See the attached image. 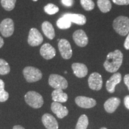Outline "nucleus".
Wrapping results in <instances>:
<instances>
[{"label":"nucleus","mask_w":129,"mask_h":129,"mask_svg":"<svg viewBox=\"0 0 129 129\" xmlns=\"http://www.w3.org/2000/svg\"><path fill=\"white\" fill-rule=\"evenodd\" d=\"M48 84L54 89H66L68 86L67 80L57 74H51L48 78Z\"/></svg>","instance_id":"nucleus-5"},{"label":"nucleus","mask_w":129,"mask_h":129,"mask_svg":"<svg viewBox=\"0 0 129 129\" xmlns=\"http://www.w3.org/2000/svg\"><path fill=\"white\" fill-rule=\"evenodd\" d=\"M72 38H73L75 44L80 47H84L88 43V38L87 35L82 29L75 30L72 35Z\"/></svg>","instance_id":"nucleus-10"},{"label":"nucleus","mask_w":129,"mask_h":129,"mask_svg":"<svg viewBox=\"0 0 129 129\" xmlns=\"http://www.w3.org/2000/svg\"><path fill=\"white\" fill-rule=\"evenodd\" d=\"M123 60V54L120 50L108 54L106 60L104 63V68L106 71L111 73H115L120 69Z\"/></svg>","instance_id":"nucleus-1"},{"label":"nucleus","mask_w":129,"mask_h":129,"mask_svg":"<svg viewBox=\"0 0 129 129\" xmlns=\"http://www.w3.org/2000/svg\"><path fill=\"white\" fill-rule=\"evenodd\" d=\"M115 4L118 6H127L129 5V0H112Z\"/></svg>","instance_id":"nucleus-29"},{"label":"nucleus","mask_w":129,"mask_h":129,"mask_svg":"<svg viewBox=\"0 0 129 129\" xmlns=\"http://www.w3.org/2000/svg\"><path fill=\"white\" fill-rule=\"evenodd\" d=\"M24 77L28 83H34L41 80L43 74L39 69L33 67H26L23 71Z\"/></svg>","instance_id":"nucleus-4"},{"label":"nucleus","mask_w":129,"mask_h":129,"mask_svg":"<svg viewBox=\"0 0 129 129\" xmlns=\"http://www.w3.org/2000/svg\"><path fill=\"white\" fill-rule=\"evenodd\" d=\"M88 124V119L87 116L83 114L79 118L75 129H86Z\"/></svg>","instance_id":"nucleus-23"},{"label":"nucleus","mask_w":129,"mask_h":129,"mask_svg":"<svg viewBox=\"0 0 129 129\" xmlns=\"http://www.w3.org/2000/svg\"><path fill=\"white\" fill-rule=\"evenodd\" d=\"M72 22L69 19L62 16V17L59 18L56 22L57 26L61 29H67L71 28L72 25Z\"/></svg>","instance_id":"nucleus-22"},{"label":"nucleus","mask_w":129,"mask_h":129,"mask_svg":"<svg viewBox=\"0 0 129 129\" xmlns=\"http://www.w3.org/2000/svg\"><path fill=\"white\" fill-rule=\"evenodd\" d=\"M121 79V74L120 72H115L106 81V88L107 91L110 93H114L115 90V86L118 84L120 83Z\"/></svg>","instance_id":"nucleus-11"},{"label":"nucleus","mask_w":129,"mask_h":129,"mask_svg":"<svg viewBox=\"0 0 129 129\" xmlns=\"http://www.w3.org/2000/svg\"><path fill=\"white\" fill-rule=\"evenodd\" d=\"M25 100L28 105L35 109L41 108L44 104L43 96L40 93L34 91H28L25 94Z\"/></svg>","instance_id":"nucleus-3"},{"label":"nucleus","mask_w":129,"mask_h":129,"mask_svg":"<svg viewBox=\"0 0 129 129\" xmlns=\"http://www.w3.org/2000/svg\"><path fill=\"white\" fill-rule=\"evenodd\" d=\"M4 40H3V38H1V37H0V48L4 46Z\"/></svg>","instance_id":"nucleus-34"},{"label":"nucleus","mask_w":129,"mask_h":129,"mask_svg":"<svg viewBox=\"0 0 129 129\" xmlns=\"http://www.w3.org/2000/svg\"><path fill=\"white\" fill-rule=\"evenodd\" d=\"M124 104L125 107L129 109V95H127L124 99Z\"/></svg>","instance_id":"nucleus-33"},{"label":"nucleus","mask_w":129,"mask_h":129,"mask_svg":"<svg viewBox=\"0 0 129 129\" xmlns=\"http://www.w3.org/2000/svg\"><path fill=\"white\" fill-rule=\"evenodd\" d=\"M124 47L127 50H129V33L127 34V38H125L124 43Z\"/></svg>","instance_id":"nucleus-31"},{"label":"nucleus","mask_w":129,"mask_h":129,"mask_svg":"<svg viewBox=\"0 0 129 129\" xmlns=\"http://www.w3.org/2000/svg\"><path fill=\"white\" fill-rule=\"evenodd\" d=\"M42 30L47 38L50 40H53L55 37V30L50 22L45 21L42 23Z\"/></svg>","instance_id":"nucleus-19"},{"label":"nucleus","mask_w":129,"mask_h":129,"mask_svg":"<svg viewBox=\"0 0 129 129\" xmlns=\"http://www.w3.org/2000/svg\"><path fill=\"white\" fill-rule=\"evenodd\" d=\"M51 109L52 112L60 119L66 117L69 112L67 107L63 106L62 104L57 102H54L51 104Z\"/></svg>","instance_id":"nucleus-14"},{"label":"nucleus","mask_w":129,"mask_h":129,"mask_svg":"<svg viewBox=\"0 0 129 129\" xmlns=\"http://www.w3.org/2000/svg\"><path fill=\"white\" fill-rule=\"evenodd\" d=\"M88 83L90 89L96 91L100 90L103 85L102 75L98 72H93L88 77Z\"/></svg>","instance_id":"nucleus-9"},{"label":"nucleus","mask_w":129,"mask_h":129,"mask_svg":"<svg viewBox=\"0 0 129 129\" xmlns=\"http://www.w3.org/2000/svg\"><path fill=\"white\" fill-rule=\"evenodd\" d=\"M43 35L39 30L35 28L30 29L28 38V43L30 46H38L43 43Z\"/></svg>","instance_id":"nucleus-8"},{"label":"nucleus","mask_w":129,"mask_h":129,"mask_svg":"<svg viewBox=\"0 0 129 129\" xmlns=\"http://www.w3.org/2000/svg\"><path fill=\"white\" fill-rule=\"evenodd\" d=\"M52 99L54 102L59 103L66 102L68 99V96L67 93H64L61 89H55L51 93Z\"/></svg>","instance_id":"nucleus-20"},{"label":"nucleus","mask_w":129,"mask_h":129,"mask_svg":"<svg viewBox=\"0 0 129 129\" xmlns=\"http://www.w3.org/2000/svg\"><path fill=\"white\" fill-rule=\"evenodd\" d=\"M5 83L2 80L0 79V102H4L9 99V93L5 90Z\"/></svg>","instance_id":"nucleus-25"},{"label":"nucleus","mask_w":129,"mask_h":129,"mask_svg":"<svg viewBox=\"0 0 129 129\" xmlns=\"http://www.w3.org/2000/svg\"><path fill=\"white\" fill-rule=\"evenodd\" d=\"M97 5L100 11L104 13L110 12L112 9V4L110 0H98Z\"/></svg>","instance_id":"nucleus-21"},{"label":"nucleus","mask_w":129,"mask_h":129,"mask_svg":"<svg viewBox=\"0 0 129 129\" xmlns=\"http://www.w3.org/2000/svg\"><path fill=\"white\" fill-rule=\"evenodd\" d=\"M44 10L47 14H50V15H53L59 12V9L56 5L53 4L52 3H49L44 7Z\"/></svg>","instance_id":"nucleus-27"},{"label":"nucleus","mask_w":129,"mask_h":129,"mask_svg":"<svg viewBox=\"0 0 129 129\" xmlns=\"http://www.w3.org/2000/svg\"><path fill=\"white\" fill-rule=\"evenodd\" d=\"M40 54L42 57L46 60H50L55 57L56 51L49 43H45L40 48Z\"/></svg>","instance_id":"nucleus-12"},{"label":"nucleus","mask_w":129,"mask_h":129,"mask_svg":"<svg viewBox=\"0 0 129 129\" xmlns=\"http://www.w3.org/2000/svg\"><path fill=\"white\" fill-rule=\"evenodd\" d=\"M60 55L64 59H69L72 56V50L70 43L66 39H61L58 43Z\"/></svg>","instance_id":"nucleus-7"},{"label":"nucleus","mask_w":129,"mask_h":129,"mask_svg":"<svg viewBox=\"0 0 129 129\" xmlns=\"http://www.w3.org/2000/svg\"><path fill=\"white\" fill-rule=\"evenodd\" d=\"M63 16L69 19L72 23H74L80 26L85 25L87 22L86 17L81 14L66 13L63 14Z\"/></svg>","instance_id":"nucleus-18"},{"label":"nucleus","mask_w":129,"mask_h":129,"mask_svg":"<svg viewBox=\"0 0 129 129\" xmlns=\"http://www.w3.org/2000/svg\"><path fill=\"white\" fill-rule=\"evenodd\" d=\"M14 30V22L12 19H5L0 23V32L3 37L7 38L12 36L13 34Z\"/></svg>","instance_id":"nucleus-6"},{"label":"nucleus","mask_w":129,"mask_h":129,"mask_svg":"<svg viewBox=\"0 0 129 129\" xmlns=\"http://www.w3.org/2000/svg\"><path fill=\"white\" fill-rule=\"evenodd\" d=\"M72 69L74 74L78 78H84L88 74L87 66L81 63H74L72 64Z\"/></svg>","instance_id":"nucleus-16"},{"label":"nucleus","mask_w":129,"mask_h":129,"mask_svg":"<svg viewBox=\"0 0 129 129\" xmlns=\"http://www.w3.org/2000/svg\"><path fill=\"white\" fill-rule=\"evenodd\" d=\"M101 129H107V128H105V127H102V128H101Z\"/></svg>","instance_id":"nucleus-36"},{"label":"nucleus","mask_w":129,"mask_h":129,"mask_svg":"<svg viewBox=\"0 0 129 129\" xmlns=\"http://www.w3.org/2000/svg\"><path fill=\"white\" fill-rule=\"evenodd\" d=\"M13 129H25L24 127L21 126L20 125H16L13 127Z\"/></svg>","instance_id":"nucleus-35"},{"label":"nucleus","mask_w":129,"mask_h":129,"mask_svg":"<svg viewBox=\"0 0 129 129\" xmlns=\"http://www.w3.org/2000/svg\"><path fill=\"white\" fill-rule=\"evenodd\" d=\"M16 0H1V4L3 9L6 11H12L15 7Z\"/></svg>","instance_id":"nucleus-24"},{"label":"nucleus","mask_w":129,"mask_h":129,"mask_svg":"<svg viewBox=\"0 0 129 129\" xmlns=\"http://www.w3.org/2000/svg\"><path fill=\"white\" fill-rule=\"evenodd\" d=\"M121 101L119 98L112 97L109 98L104 104V108L108 113H113L120 105Z\"/></svg>","instance_id":"nucleus-17"},{"label":"nucleus","mask_w":129,"mask_h":129,"mask_svg":"<svg viewBox=\"0 0 129 129\" xmlns=\"http://www.w3.org/2000/svg\"><path fill=\"white\" fill-rule=\"evenodd\" d=\"M10 72L9 64L4 59H0V75H7Z\"/></svg>","instance_id":"nucleus-26"},{"label":"nucleus","mask_w":129,"mask_h":129,"mask_svg":"<svg viewBox=\"0 0 129 129\" xmlns=\"http://www.w3.org/2000/svg\"><path fill=\"white\" fill-rule=\"evenodd\" d=\"M112 27L121 36H125L129 33V18L124 16H118L113 20Z\"/></svg>","instance_id":"nucleus-2"},{"label":"nucleus","mask_w":129,"mask_h":129,"mask_svg":"<svg viewBox=\"0 0 129 129\" xmlns=\"http://www.w3.org/2000/svg\"><path fill=\"white\" fill-rule=\"evenodd\" d=\"M75 103L78 106L83 108H91L96 105V102L94 99L85 96H78L75 99Z\"/></svg>","instance_id":"nucleus-13"},{"label":"nucleus","mask_w":129,"mask_h":129,"mask_svg":"<svg viewBox=\"0 0 129 129\" xmlns=\"http://www.w3.org/2000/svg\"><path fill=\"white\" fill-rule=\"evenodd\" d=\"M42 122L47 129H58L59 128L57 120L50 114H45L43 115Z\"/></svg>","instance_id":"nucleus-15"},{"label":"nucleus","mask_w":129,"mask_h":129,"mask_svg":"<svg viewBox=\"0 0 129 129\" xmlns=\"http://www.w3.org/2000/svg\"><path fill=\"white\" fill-rule=\"evenodd\" d=\"M74 0H62V4L67 7H71L74 4Z\"/></svg>","instance_id":"nucleus-30"},{"label":"nucleus","mask_w":129,"mask_h":129,"mask_svg":"<svg viewBox=\"0 0 129 129\" xmlns=\"http://www.w3.org/2000/svg\"><path fill=\"white\" fill-rule=\"evenodd\" d=\"M32 1H35V2H36V1H38V0H32Z\"/></svg>","instance_id":"nucleus-37"},{"label":"nucleus","mask_w":129,"mask_h":129,"mask_svg":"<svg viewBox=\"0 0 129 129\" xmlns=\"http://www.w3.org/2000/svg\"><path fill=\"white\" fill-rule=\"evenodd\" d=\"M80 4L85 11L93 10L95 7V4L93 0H80Z\"/></svg>","instance_id":"nucleus-28"},{"label":"nucleus","mask_w":129,"mask_h":129,"mask_svg":"<svg viewBox=\"0 0 129 129\" xmlns=\"http://www.w3.org/2000/svg\"><path fill=\"white\" fill-rule=\"evenodd\" d=\"M124 83L127 87V88L129 90V74H126L124 77Z\"/></svg>","instance_id":"nucleus-32"}]
</instances>
